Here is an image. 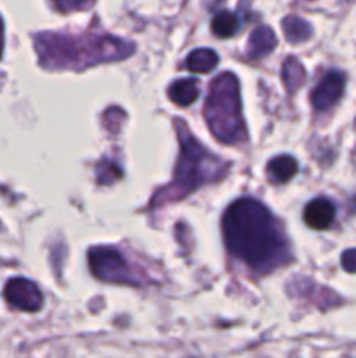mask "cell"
<instances>
[{
    "label": "cell",
    "instance_id": "obj_13",
    "mask_svg": "<svg viewBox=\"0 0 356 358\" xmlns=\"http://www.w3.org/2000/svg\"><path fill=\"white\" fill-rule=\"evenodd\" d=\"M283 31H285L286 41L292 44H299V42L307 41L313 34V28L306 20L299 16H286L283 20Z\"/></svg>",
    "mask_w": 356,
    "mask_h": 358
},
{
    "label": "cell",
    "instance_id": "obj_14",
    "mask_svg": "<svg viewBox=\"0 0 356 358\" xmlns=\"http://www.w3.org/2000/svg\"><path fill=\"white\" fill-rule=\"evenodd\" d=\"M237 30H239V21H237L236 14L229 13V10H220L215 14L212 21V31L216 37H232Z\"/></svg>",
    "mask_w": 356,
    "mask_h": 358
},
{
    "label": "cell",
    "instance_id": "obj_5",
    "mask_svg": "<svg viewBox=\"0 0 356 358\" xmlns=\"http://www.w3.org/2000/svg\"><path fill=\"white\" fill-rule=\"evenodd\" d=\"M89 268L96 278L112 283H136L128 262L115 248L96 247L89 252Z\"/></svg>",
    "mask_w": 356,
    "mask_h": 358
},
{
    "label": "cell",
    "instance_id": "obj_2",
    "mask_svg": "<svg viewBox=\"0 0 356 358\" xmlns=\"http://www.w3.org/2000/svg\"><path fill=\"white\" fill-rule=\"evenodd\" d=\"M42 65L52 69H80L100 62L126 58L133 45L110 35L42 34L35 38Z\"/></svg>",
    "mask_w": 356,
    "mask_h": 358
},
{
    "label": "cell",
    "instance_id": "obj_16",
    "mask_svg": "<svg viewBox=\"0 0 356 358\" xmlns=\"http://www.w3.org/2000/svg\"><path fill=\"white\" fill-rule=\"evenodd\" d=\"M59 10H73L86 7L91 0H52Z\"/></svg>",
    "mask_w": 356,
    "mask_h": 358
},
{
    "label": "cell",
    "instance_id": "obj_12",
    "mask_svg": "<svg viewBox=\"0 0 356 358\" xmlns=\"http://www.w3.org/2000/svg\"><path fill=\"white\" fill-rule=\"evenodd\" d=\"M216 63H218V56L213 49H195L185 59V66L195 73L209 72L215 69Z\"/></svg>",
    "mask_w": 356,
    "mask_h": 358
},
{
    "label": "cell",
    "instance_id": "obj_15",
    "mask_svg": "<svg viewBox=\"0 0 356 358\" xmlns=\"http://www.w3.org/2000/svg\"><path fill=\"white\" fill-rule=\"evenodd\" d=\"M304 79H306V70L300 65L299 59H285V65H283V83H285L286 90H288L290 93H293V91H297L302 86Z\"/></svg>",
    "mask_w": 356,
    "mask_h": 358
},
{
    "label": "cell",
    "instance_id": "obj_8",
    "mask_svg": "<svg viewBox=\"0 0 356 358\" xmlns=\"http://www.w3.org/2000/svg\"><path fill=\"white\" fill-rule=\"evenodd\" d=\"M335 219V206L332 205L330 199L316 198L306 206L304 210V220L313 229H327Z\"/></svg>",
    "mask_w": 356,
    "mask_h": 358
},
{
    "label": "cell",
    "instance_id": "obj_10",
    "mask_svg": "<svg viewBox=\"0 0 356 358\" xmlns=\"http://www.w3.org/2000/svg\"><path fill=\"white\" fill-rule=\"evenodd\" d=\"M276 44H278V41H276L274 31L269 27H258L250 35L248 55L251 58H260V56L269 55L276 48Z\"/></svg>",
    "mask_w": 356,
    "mask_h": 358
},
{
    "label": "cell",
    "instance_id": "obj_3",
    "mask_svg": "<svg viewBox=\"0 0 356 358\" xmlns=\"http://www.w3.org/2000/svg\"><path fill=\"white\" fill-rule=\"evenodd\" d=\"M175 124H177L181 143V154L177 164V171H175V182L156 196V199L152 201L154 206H157L159 203H168L173 201V199L184 198L187 192L194 191L199 185L222 178L223 171L227 170L223 161L212 156L188 133L187 126L181 122V119H177Z\"/></svg>",
    "mask_w": 356,
    "mask_h": 358
},
{
    "label": "cell",
    "instance_id": "obj_1",
    "mask_svg": "<svg viewBox=\"0 0 356 358\" xmlns=\"http://www.w3.org/2000/svg\"><path fill=\"white\" fill-rule=\"evenodd\" d=\"M222 229L230 254L253 271L267 273L288 259V243L278 220L257 199L234 201L223 215Z\"/></svg>",
    "mask_w": 356,
    "mask_h": 358
},
{
    "label": "cell",
    "instance_id": "obj_17",
    "mask_svg": "<svg viewBox=\"0 0 356 358\" xmlns=\"http://www.w3.org/2000/svg\"><path fill=\"white\" fill-rule=\"evenodd\" d=\"M342 268L348 273H356V248L346 250L342 254Z\"/></svg>",
    "mask_w": 356,
    "mask_h": 358
},
{
    "label": "cell",
    "instance_id": "obj_18",
    "mask_svg": "<svg viewBox=\"0 0 356 358\" xmlns=\"http://www.w3.org/2000/svg\"><path fill=\"white\" fill-rule=\"evenodd\" d=\"M2 49H3V24H2V20H0V56H2Z\"/></svg>",
    "mask_w": 356,
    "mask_h": 358
},
{
    "label": "cell",
    "instance_id": "obj_7",
    "mask_svg": "<svg viewBox=\"0 0 356 358\" xmlns=\"http://www.w3.org/2000/svg\"><path fill=\"white\" fill-rule=\"evenodd\" d=\"M346 77L342 72L337 70H332V72L325 73L323 79L320 80L316 87L311 93V103L316 108L318 112L328 110L330 107H334L342 96V91H344Z\"/></svg>",
    "mask_w": 356,
    "mask_h": 358
},
{
    "label": "cell",
    "instance_id": "obj_6",
    "mask_svg": "<svg viewBox=\"0 0 356 358\" xmlns=\"http://www.w3.org/2000/svg\"><path fill=\"white\" fill-rule=\"evenodd\" d=\"M3 297L13 308L34 313L42 308V294L35 283L24 278H13L3 289Z\"/></svg>",
    "mask_w": 356,
    "mask_h": 358
},
{
    "label": "cell",
    "instance_id": "obj_4",
    "mask_svg": "<svg viewBox=\"0 0 356 358\" xmlns=\"http://www.w3.org/2000/svg\"><path fill=\"white\" fill-rule=\"evenodd\" d=\"M205 117L212 133L220 142H246V129L241 115L239 84L236 76L223 72L213 80L205 105Z\"/></svg>",
    "mask_w": 356,
    "mask_h": 358
},
{
    "label": "cell",
    "instance_id": "obj_9",
    "mask_svg": "<svg viewBox=\"0 0 356 358\" xmlns=\"http://www.w3.org/2000/svg\"><path fill=\"white\" fill-rule=\"evenodd\" d=\"M297 171H299V164L292 156H286V154L274 157L267 164V177L274 184H285L292 180Z\"/></svg>",
    "mask_w": 356,
    "mask_h": 358
},
{
    "label": "cell",
    "instance_id": "obj_11",
    "mask_svg": "<svg viewBox=\"0 0 356 358\" xmlns=\"http://www.w3.org/2000/svg\"><path fill=\"white\" fill-rule=\"evenodd\" d=\"M170 100L175 101L180 107H187V105L194 103L199 96V86L195 79H180L173 83L168 90Z\"/></svg>",
    "mask_w": 356,
    "mask_h": 358
}]
</instances>
